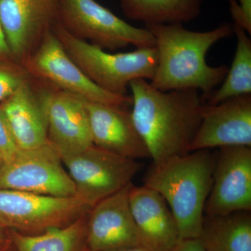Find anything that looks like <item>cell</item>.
I'll return each instance as SVG.
<instances>
[{
    "instance_id": "11",
    "label": "cell",
    "mask_w": 251,
    "mask_h": 251,
    "mask_svg": "<svg viewBox=\"0 0 251 251\" xmlns=\"http://www.w3.org/2000/svg\"><path fill=\"white\" fill-rule=\"evenodd\" d=\"M216 156L205 215L251 211V148H221Z\"/></svg>"
},
{
    "instance_id": "22",
    "label": "cell",
    "mask_w": 251,
    "mask_h": 251,
    "mask_svg": "<svg viewBox=\"0 0 251 251\" xmlns=\"http://www.w3.org/2000/svg\"><path fill=\"white\" fill-rule=\"evenodd\" d=\"M29 77L18 62H0V103L10 97Z\"/></svg>"
},
{
    "instance_id": "14",
    "label": "cell",
    "mask_w": 251,
    "mask_h": 251,
    "mask_svg": "<svg viewBox=\"0 0 251 251\" xmlns=\"http://www.w3.org/2000/svg\"><path fill=\"white\" fill-rule=\"evenodd\" d=\"M44 84L48 142L61 156L80 152L90 148L93 143L83 100Z\"/></svg>"
},
{
    "instance_id": "5",
    "label": "cell",
    "mask_w": 251,
    "mask_h": 251,
    "mask_svg": "<svg viewBox=\"0 0 251 251\" xmlns=\"http://www.w3.org/2000/svg\"><path fill=\"white\" fill-rule=\"evenodd\" d=\"M58 22L71 35L103 50L155 46L146 27L131 25L95 0H59Z\"/></svg>"
},
{
    "instance_id": "17",
    "label": "cell",
    "mask_w": 251,
    "mask_h": 251,
    "mask_svg": "<svg viewBox=\"0 0 251 251\" xmlns=\"http://www.w3.org/2000/svg\"><path fill=\"white\" fill-rule=\"evenodd\" d=\"M128 202L142 247L150 251H171L180 239L179 229L161 195L145 185L133 184Z\"/></svg>"
},
{
    "instance_id": "15",
    "label": "cell",
    "mask_w": 251,
    "mask_h": 251,
    "mask_svg": "<svg viewBox=\"0 0 251 251\" xmlns=\"http://www.w3.org/2000/svg\"><path fill=\"white\" fill-rule=\"evenodd\" d=\"M92 143L118 156L135 160L150 158L126 107L84 100Z\"/></svg>"
},
{
    "instance_id": "30",
    "label": "cell",
    "mask_w": 251,
    "mask_h": 251,
    "mask_svg": "<svg viewBox=\"0 0 251 251\" xmlns=\"http://www.w3.org/2000/svg\"><path fill=\"white\" fill-rule=\"evenodd\" d=\"M2 162H1V160H0V168H1V166H2Z\"/></svg>"
},
{
    "instance_id": "21",
    "label": "cell",
    "mask_w": 251,
    "mask_h": 251,
    "mask_svg": "<svg viewBox=\"0 0 251 251\" xmlns=\"http://www.w3.org/2000/svg\"><path fill=\"white\" fill-rule=\"evenodd\" d=\"M237 47L230 68L218 90L208 99L209 105L251 94V40L247 31L234 25Z\"/></svg>"
},
{
    "instance_id": "16",
    "label": "cell",
    "mask_w": 251,
    "mask_h": 251,
    "mask_svg": "<svg viewBox=\"0 0 251 251\" xmlns=\"http://www.w3.org/2000/svg\"><path fill=\"white\" fill-rule=\"evenodd\" d=\"M44 90V82L29 75L14 93L0 103L21 150L39 148L48 143Z\"/></svg>"
},
{
    "instance_id": "10",
    "label": "cell",
    "mask_w": 251,
    "mask_h": 251,
    "mask_svg": "<svg viewBox=\"0 0 251 251\" xmlns=\"http://www.w3.org/2000/svg\"><path fill=\"white\" fill-rule=\"evenodd\" d=\"M59 0H0V23L16 62L21 64L58 21Z\"/></svg>"
},
{
    "instance_id": "28",
    "label": "cell",
    "mask_w": 251,
    "mask_h": 251,
    "mask_svg": "<svg viewBox=\"0 0 251 251\" xmlns=\"http://www.w3.org/2000/svg\"><path fill=\"white\" fill-rule=\"evenodd\" d=\"M110 251H150L142 247L126 248V249H117Z\"/></svg>"
},
{
    "instance_id": "27",
    "label": "cell",
    "mask_w": 251,
    "mask_h": 251,
    "mask_svg": "<svg viewBox=\"0 0 251 251\" xmlns=\"http://www.w3.org/2000/svg\"><path fill=\"white\" fill-rule=\"evenodd\" d=\"M10 242L9 229L0 224V249L7 246Z\"/></svg>"
},
{
    "instance_id": "26",
    "label": "cell",
    "mask_w": 251,
    "mask_h": 251,
    "mask_svg": "<svg viewBox=\"0 0 251 251\" xmlns=\"http://www.w3.org/2000/svg\"><path fill=\"white\" fill-rule=\"evenodd\" d=\"M171 251H205L198 239H181Z\"/></svg>"
},
{
    "instance_id": "19",
    "label": "cell",
    "mask_w": 251,
    "mask_h": 251,
    "mask_svg": "<svg viewBox=\"0 0 251 251\" xmlns=\"http://www.w3.org/2000/svg\"><path fill=\"white\" fill-rule=\"evenodd\" d=\"M128 19L145 26L191 22L201 12L203 0H120Z\"/></svg>"
},
{
    "instance_id": "7",
    "label": "cell",
    "mask_w": 251,
    "mask_h": 251,
    "mask_svg": "<svg viewBox=\"0 0 251 251\" xmlns=\"http://www.w3.org/2000/svg\"><path fill=\"white\" fill-rule=\"evenodd\" d=\"M21 64L31 76L86 101L125 107L131 105L129 96L109 93L94 83L68 55L52 30Z\"/></svg>"
},
{
    "instance_id": "23",
    "label": "cell",
    "mask_w": 251,
    "mask_h": 251,
    "mask_svg": "<svg viewBox=\"0 0 251 251\" xmlns=\"http://www.w3.org/2000/svg\"><path fill=\"white\" fill-rule=\"evenodd\" d=\"M20 150L4 112L0 108V160L2 163H7Z\"/></svg>"
},
{
    "instance_id": "6",
    "label": "cell",
    "mask_w": 251,
    "mask_h": 251,
    "mask_svg": "<svg viewBox=\"0 0 251 251\" xmlns=\"http://www.w3.org/2000/svg\"><path fill=\"white\" fill-rule=\"evenodd\" d=\"M92 206L78 196L54 197L0 189V224L23 234H41L64 227Z\"/></svg>"
},
{
    "instance_id": "9",
    "label": "cell",
    "mask_w": 251,
    "mask_h": 251,
    "mask_svg": "<svg viewBox=\"0 0 251 251\" xmlns=\"http://www.w3.org/2000/svg\"><path fill=\"white\" fill-rule=\"evenodd\" d=\"M61 157L77 196L92 206L132 183L142 167L135 160L94 145L80 152Z\"/></svg>"
},
{
    "instance_id": "1",
    "label": "cell",
    "mask_w": 251,
    "mask_h": 251,
    "mask_svg": "<svg viewBox=\"0 0 251 251\" xmlns=\"http://www.w3.org/2000/svg\"><path fill=\"white\" fill-rule=\"evenodd\" d=\"M132 119L153 163L191 152L190 148L202 117L198 90L160 91L148 80L130 82Z\"/></svg>"
},
{
    "instance_id": "29",
    "label": "cell",
    "mask_w": 251,
    "mask_h": 251,
    "mask_svg": "<svg viewBox=\"0 0 251 251\" xmlns=\"http://www.w3.org/2000/svg\"><path fill=\"white\" fill-rule=\"evenodd\" d=\"M0 251H17L16 249H15L14 246L13 245L12 243L10 242L7 246H6L3 249H0Z\"/></svg>"
},
{
    "instance_id": "24",
    "label": "cell",
    "mask_w": 251,
    "mask_h": 251,
    "mask_svg": "<svg viewBox=\"0 0 251 251\" xmlns=\"http://www.w3.org/2000/svg\"><path fill=\"white\" fill-rule=\"evenodd\" d=\"M228 0L234 25L251 34V0Z\"/></svg>"
},
{
    "instance_id": "12",
    "label": "cell",
    "mask_w": 251,
    "mask_h": 251,
    "mask_svg": "<svg viewBox=\"0 0 251 251\" xmlns=\"http://www.w3.org/2000/svg\"><path fill=\"white\" fill-rule=\"evenodd\" d=\"M229 146L251 148V94L203 105L190 151Z\"/></svg>"
},
{
    "instance_id": "18",
    "label": "cell",
    "mask_w": 251,
    "mask_h": 251,
    "mask_svg": "<svg viewBox=\"0 0 251 251\" xmlns=\"http://www.w3.org/2000/svg\"><path fill=\"white\" fill-rule=\"evenodd\" d=\"M198 239L205 251H251V211L204 214Z\"/></svg>"
},
{
    "instance_id": "20",
    "label": "cell",
    "mask_w": 251,
    "mask_h": 251,
    "mask_svg": "<svg viewBox=\"0 0 251 251\" xmlns=\"http://www.w3.org/2000/svg\"><path fill=\"white\" fill-rule=\"evenodd\" d=\"M88 212L67 226L41 234H23L8 229L10 240L17 251H88Z\"/></svg>"
},
{
    "instance_id": "2",
    "label": "cell",
    "mask_w": 251,
    "mask_h": 251,
    "mask_svg": "<svg viewBox=\"0 0 251 251\" xmlns=\"http://www.w3.org/2000/svg\"><path fill=\"white\" fill-rule=\"evenodd\" d=\"M152 34L158 62L154 75L149 81L163 92L193 89L209 99L227 75L228 68L211 67L206 55L214 44L234 34L233 27L224 23L211 30L191 31L181 24L145 26Z\"/></svg>"
},
{
    "instance_id": "4",
    "label": "cell",
    "mask_w": 251,
    "mask_h": 251,
    "mask_svg": "<svg viewBox=\"0 0 251 251\" xmlns=\"http://www.w3.org/2000/svg\"><path fill=\"white\" fill-rule=\"evenodd\" d=\"M68 55L94 83L109 93L127 96L130 82L151 80L156 71V48H138L128 52L110 53L71 35L57 21L52 28Z\"/></svg>"
},
{
    "instance_id": "8",
    "label": "cell",
    "mask_w": 251,
    "mask_h": 251,
    "mask_svg": "<svg viewBox=\"0 0 251 251\" xmlns=\"http://www.w3.org/2000/svg\"><path fill=\"white\" fill-rule=\"evenodd\" d=\"M0 189L54 197L77 196L60 153L49 142L39 148L21 150L11 161L3 163Z\"/></svg>"
},
{
    "instance_id": "3",
    "label": "cell",
    "mask_w": 251,
    "mask_h": 251,
    "mask_svg": "<svg viewBox=\"0 0 251 251\" xmlns=\"http://www.w3.org/2000/svg\"><path fill=\"white\" fill-rule=\"evenodd\" d=\"M216 156L198 150L152 163L144 185L155 190L168 203L181 239H198L204 206L210 193Z\"/></svg>"
},
{
    "instance_id": "25",
    "label": "cell",
    "mask_w": 251,
    "mask_h": 251,
    "mask_svg": "<svg viewBox=\"0 0 251 251\" xmlns=\"http://www.w3.org/2000/svg\"><path fill=\"white\" fill-rule=\"evenodd\" d=\"M0 62H18L10 49L4 29L0 23Z\"/></svg>"
},
{
    "instance_id": "13",
    "label": "cell",
    "mask_w": 251,
    "mask_h": 251,
    "mask_svg": "<svg viewBox=\"0 0 251 251\" xmlns=\"http://www.w3.org/2000/svg\"><path fill=\"white\" fill-rule=\"evenodd\" d=\"M132 185L130 183L96 203L89 211L87 222L88 251L142 247L128 202Z\"/></svg>"
}]
</instances>
